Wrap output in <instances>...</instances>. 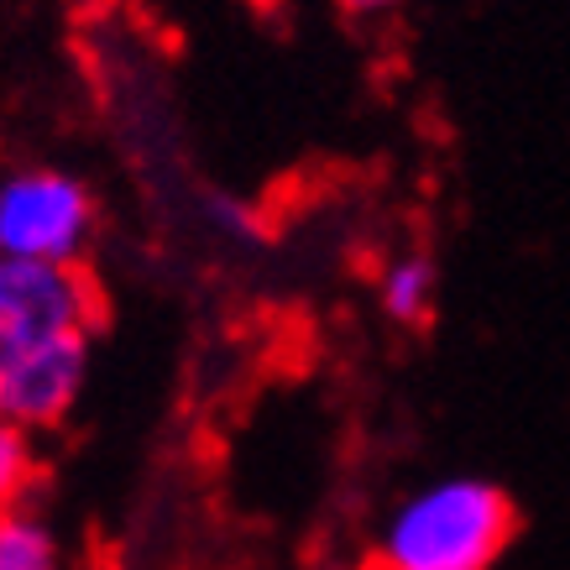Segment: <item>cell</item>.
I'll return each mask as SVG.
<instances>
[{"mask_svg":"<svg viewBox=\"0 0 570 570\" xmlns=\"http://www.w3.org/2000/svg\"><path fill=\"white\" fill-rule=\"evenodd\" d=\"M11 356H17V341H11V335H6V330H0V372H6V366H11Z\"/></svg>","mask_w":570,"mask_h":570,"instance_id":"obj_10","label":"cell"},{"mask_svg":"<svg viewBox=\"0 0 570 570\" xmlns=\"http://www.w3.org/2000/svg\"><path fill=\"white\" fill-rule=\"evenodd\" d=\"M434 288H440L434 262L424 252H409V257L387 262V273H382V309L397 325H424L434 309Z\"/></svg>","mask_w":570,"mask_h":570,"instance_id":"obj_5","label":"cell"},{"mask_svg":"<svg viewBox=\"0 0 570 570\" xmlns=\"http://www.w3.org/2000/svg\"><path fill=\"white\" fill-rule=\"evenodd\" d=\"M205 215H209V225H215L220 236H230V242H257L262 236L257 209L246 205V199H236V194H209Z\"/></svg>","mask_w":570,"mask_h":570,"instance_id":"obj_8","label":"cell"},{"mask_svg":"<svg viewBox=\"0 0 570 570\" xmlns=\"http://www.w3.org/2000/svg\"><path fill=\"white\" fill-rule=\"evenodd\" d=\"M519 513L487 476H440L382 519L366 570H492L513 544Z\"/></svg>","mask_w":570,"mask_h":570,"instance_id":"obj_1","label":"cell"},{"mask_svg":"<svg viewBox=\"0 0 570 570\" xmlns=\"http://www.w3.org/2000/svg\"><path fill=\"white\" fill-rule=\"evenodd\" d=\"M32 487V440L11 419H0V519L17 513Z\"/></svg>","mask_w":570,"mask_h":570,"instance_id":"obj_7","label":"cell"},{"mask_svg":"<svg viewBox=\"0 0 570 570\" xmlns=\"http://www.w3.org/2000/svg\"><path fill=\"white\" fill-rule=\"evenodd\" d=\"M0 570H63V550L52 529L27 508L0 519Z\"/></svg>","mask_w":570,"mask_h":570,"instance_id":"obj_6","label":"cell"},{"mask_svg":"<svg viewBox=\"0 0 570 570\" xmlns=\"http://www.w3.org/2000/svg\"><path fill=\"white\" fill-rule=\"evenodd\" d=\"M89 372V335H58V341H32L17 346L11 366L0 372V419L17 430H48L79 403Z\"/></svg>","mask_w":570,"mask_h":570,"instance_id":"obj_4","label":"cell"},{"mask_svg":"<svg viewBox=\"0 0 570 570\" xmlns=\"http://www.w3.org/2000/svg\"><path fill=\"white\" fill-rule=\"evenodd\" d=\"M387 6H397V0H346V11H356V17H377Z\"/></svg>","mask_w":570,"mask_h":570,"instance_id":"obj_9","label":"cell"},{"mask_svg":"<svg viewBox=\"0 0 570 570\" xmlns=\"http://www.w3.org/2000/svg\"><path fill=\"white\" fill-rule=\"evenodd\" d=\"M95 230V199L73 174L21 168L0 184V257L79 262Z\"/></svg>","mask_w":570,"mask_h":570,"instance_id":"obj_2","label":"cell"},{"mask_svg":"<svg viewBox=\"0 0 570 570\" xmlns=\"http://www.w3.org/2000/svg\"><path fill=\"white\" fill-rule=\"evenodd\" d=\"M100 288L79 262H27L0 257V330L32 346L58 335H89L100 325Z\"/></svg>","mask_w":570,"mask_h":570,"instance_id":"obj_3","label":"cell"}]
</instances>
